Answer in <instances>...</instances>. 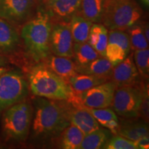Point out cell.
I'll use <instances>...</instances> for the list:
<instances>
[{
    "mask_svg": "<svg viewBox=\"0 0 149 149\" xmlns=\"http://www.w3.org/2000/svg\"><path fill=\"white\" fill-rule=\"evenodd\" d=\"M7 64V61L2 55L0 54V66H5Z\"/></svg>",
    "mask_w": 149,
    "mask_h": 149,
    "instance_id": "d6a6232c",
    "label": "cell"
},
{
    "mask_svg": "<svg viewBox=\"0 0 149 149\" xmlns=\"http://www.w3.org/2000/svg\"><path fill=\"white\" fill-rule=\"evenodd\" d=\"M139 117L141 120H144L145 122L148 123L149 118V100H148V86H146L144 88V95L141 103L139 107Z\"/></svg>",
    "mask_w": 149,
    "mask_h": 149,
    "instance_id": "f546056e",
    "label": "cell"
},
{
    "mask_svg": "<svg viewBox=\"0 0 149 149\" xmlns=\"http://www.w3.org/2000/svg\"><path fill=\"white\" fill-rule=\"evenodd\" d=\"M118 134L130 140L136 141L148 135V122L141 119L124 118L119 124Z\"/></svg>",
    "mask_w": 149,
    "mask_h": 149,
    "instance_id": "2e32d148",
    "label": "cell"
},
{
    "mask_svg": "<svg viewBox=\"0 0 149 149\" xmlns=\"http://www.w3.org/2000/svg\"><path fill=\"white\" fill-rule=\"evenodd\" d=\"M141 1V3L144 4L145 6L146 7H148V5H149V0H140Z\"/></svg>",
    "mask_w": 149,
    "mask_h": 149,
    "instance_id": "e575fe53",
    "label": "cell"
},
{
    "mask_svg": "<svg viewBox=\"0 0 149 149\" xmlns=\"http://www.w3.org/2000/svg\"><path fill=\"white\" fill-rule=\"evenodd\" d=\"M33 119V108L26 100L6 109L2 117V130L6 138L24 141L29 135Z\"/></svg>",
    "mask_w": 149,
    "mask_h": 149,
    "instance_id": "5b68a950",
    "label": "cell"
},
{
    "mask_svg": "<svg viewBox=\"0 0 149 149\" xmlns=\"http://www.w3.org/2000/svg\"><path fill=\"white\" fill-rule=\"evenodd\" d=\"M84 107L92 114L99 124L109 129L112 134L118 135L120 122L118 117L113 109H109V107L104 109H91Z\"/></svg>",
    "mask_w": 149,
    "mask_h": 149,
    "instance_id": "44dd1931",
    "label": "cell"
},
{
    "mask_svg": "<svg viewBox=\"0 0 149 149\" xmlns=\"http://www.w3.org/2000/svg\"><path fill=\"white\" fill-rule=\"evenodd\" d=\"M67 116L70 124L77 127L84 135H87L100 127L97 121L84 107L72 108L68 107Z\"/></svg>",
    "mask_w": 149,
    "mask_h": 149,
    "instance_id": "5bb4252c",
    "label": "cell"
},
{
    "mask_svg": "<svg viewBox=\"0 0 149 149\" xmlns=\"http://www.w3.org/2000/svg\"><path fill=\"white\" fill-rule=\"evenodd\" d=\"M73 40L69 22L58 21L52 22L50 35V49L55 55L72 58Z\"/></svg>",
    "mask_w": 149,
    "mask_h": 149,
    "instance_id": "ba28073f",
    "label": "cell"
},
{
    "mask_svg": "<svg viewBox=\"0 0 149 149\" xmlns=\"http://www.w3.org/2000/svg\"><path fill=\"white\" fill-rule=\"evenodd\" d=\"M45 65L66 82L72 76L77 74L76 64L68 57L57 55H49L44 59Z\"/></svg>",
    "mask_w": 149,
    "mask_h": 149,
    "instance_id": "e0dca14e",
    "label": "cell"
},
{
    "mask_svg": "<svg viewBox=\"0 0 149 149\" xmlns=\"http://www.w3.org/2000/svg\"><path fill=\"white\" fill-rule=\"evenodd\" d=\"M107 77L93 75V74H85L77 73L72 76L68 79L69 84L72 90L77 93H81L88 91L95 86L100 85L106 81H109Z\"/></svg>",
    "mask_w": 149,
    "mask_h": 149,
    "instance_id": "7402d4cb",
    "label": "cell"
},
{
    "mask_svg": "<svg viewBox=\"0 0 149 149\" xmlns=\"http://www.w3.org/2000/svg\"><path fill=\"white\" fill-rule=\"evenodd\" d=\"M19 44L20 37L17 30L12 24L0 17V54H12Z\"/></svg>",
    "mask_w": 149,
    "mask_h": 149,
    "instance_id": "9a60e30c",
    "label": "cell"
},
{
    "mask_svg": "<svg viewBox=\"0 0 149 149\" xmlns=\"http://www.w3.org/2000/svg\"><path fill=\"white\" fill-rule=\"evenodd\" d=\"M117 87L114 82L107 81L79 93L83 105L91 109H104L111 106Z\"/></svg>",
    "mask_w": 149,
    "mask_h": 149,
    "instance_id": "30bf717a",
    "label": "cell"
},
{
    "mask_svg": "<svg viewBox=\"0 0 149 149\" xmlns=\"http://www.w3.org/2000/svg\"><path fill=\"white\" fill-rule=\"evenodd\" d=\"M131 49L127 33L120 30L109 31L105 57L114 67L124 60L130 54Z\"/></svg>",
    "mask_w": 149,
    "mask_h": 149,
    "instance_id": "8fae6325",
    "label": "cell"
},
{
    "mask_svg": "<svg viewBox=\"0 0 149 149\" xmlns=\"http://www.w3.org/2000/svg\"><path fill=\"white\" fill-rule=\"evenodd\" d=\"M130 43V47L133 51L148 48V42L145 37L143 26L139 22L134 24L126 30Z\"/></svg>",
    "mask_w": 149,
    "mask_h": 149,
    "instance_id": "4316f807",
    "label": "cell"
},
{
    "mask_svg": "<svg viewBox=\"0 0 149 149\" xmlns=\"http://www.w3.org/2000/svg\"><path fill=\"white\" fill-rule=\"evenodd\" d=\"M51 18L44 8L39 9L37 14L22 26L21 37L28 53L35 61L44 60L51 54Z\"/></svg>",
    "mask_w": 149,
    "mask_h": 149,
    "instance_id": "7a4b0ae2",
    "label": "cell"
},
{
    "mask_svg": "<svg viewBox=\"0 0 149 149\" xmlns=\"http://www.w3.org/2000/svg\"><path fill=\"white\" fill-rule=\"evenodd\" d=\"M142 15L135 0H107L102 24L109 31H125L139 22Z\"/></svg>",
    "mask_w": 149,
    "mask_h": 149,
    "instance_id": "277c9868",
    "label": "cell"
},
{
    "mask_svg": "<svg viewBox=\"0 0 149 149\" xmlns=\"http://www.w3.org/2000/svg\"><path fill=\"white\" fill-rule=\"evenodd\" d=\"M138 70L133 60V54L130 53L124 60L113 68L111 80L117 88L125 86H137L139 80Z\"/></svg>",
    "mask_w": 149,
    "mask_h": 149,
    "instance_id": "7c38bea8",
    "label": "cell"
},
{
    "mask_svg": "<svg viewBox=\"0 0 149 149\" xmlns=\"http://www.w3.org/2000/svg\"><path fill=\"white\" fill-rule=\"evenodd\" d=\"M29 86L21 72L6 71L0 74V113L26 100Z\"/></svg>",
    "mask_w": 149,
    "mask_h": 149,
    "instance_id": "8992f818",
    "label": "cell"
},
{
    "mask_svg": "<svg viewBox=\"0 0 149 149\" xmlns=\"http://www.w3.org/2000/svg\"><path fill=\"white\" fill-rule=\"evenodd\" d=\"M113 68V66L109 59L106 57L101 56L86 65H76V71L79 74H93L111 79Z\"/></svg>",
    "mask_w": 149,
    "mask_h": 149,
    "instance_id": "ac0fdd59",
    "label": "cell"
},
{
    "mask_svg": "<svg viewBox=\"0 0 149 149\" xmlns=\"http://www.w3.org/2000/svg\"><path fill=\"white\" fill-rule=\"evenodd\" d=\"M35 0H0V17L12 24H22L30 19Z\"/></svg>",
    "mask_w": 149,
    "mask_h": 149,
    "instance_id": "9c48e42d",
    "label": "cell"
},
{
    "mask_svg": "<svg viewBox=\"0 0 149 149\" xmlns=\"http://www.w3.org/2000/svg\"><path fill=\"white\" fill-rule=\"evenodd\" d=\"M33 131L35 136L48 137L59 135L70 124L67 116L68 106L39 97L35 101Z\"/></svg>",
    "mask_w": 149,
    "mask_h": 149,
    "instance_id": "6da1fadb",
    "label": "cell"
},
{
    "mask_svg": "<svg viewBox=\"0 0 149 149\" xmlns=\"http://www.w3.org/2000/svg\"><path fill=\"white\" fill-rule=\"evenodd\" d=\"M51 21L69 22L79 11L81 0H42Z\"/></svg>",
    "mask_w": 149,
    "mask_h": 149,
    "instance_id": "4fadbf2b",
    "label": "cell"
},
{
    "mask_svg": "<svg viewBox=\"0 0 149 149\" xmlns=\"http://www.w3.org/2000/svg\"><path fill=\"white\" fill-rule=\"evenodd\" d=\"M133 60L139 75L148 79L149 74V51L148 48L135 50Z\"/></svg>",
    "mask_w": 149,
    "mask_h": 149,
    "instance_id": "83f0119b",
    "label": "cell"
},
{
    "mask_svg": "<svg viewBox=\"0 0 149 149\" xmlns=\"http://www.w3.org/2000/svg\"><path fill=\"white\" fill-rule=\"evenodd\" d=\"M107 0H81L77 14L92 23H102Z\"/></svg>",
    "mask_w": 149,
    "mask_h": 149,
    "instance_id": "d6986e66",
    "label": "cell"
},
{
    "mask_svg": "<svg viewBox=\"0 0 149 149\" xmlns=\"http://www.w3.org/2000/svg\"><path fill=\"white\" fill-rule=\"evenodd\" d=\"M101 55L93 49L92 46L88 42L74 43L73 44V56L72 57L75 61V64L77 66H83L87 64Z\"/></svg>",
    "mask_w": 149,
    "mask_h": 149,
    "instance_id": "484cf974",
    "label": "cell"
},
{
    "mask_svg": "<svg viewBox=\"0 0 149 149\" xmlns=\"http://www.w3.org/2000/svg\"><path fill=\"white\" fill-rule=\"evenodd\" d=\"M146 86H125L117 88L111 106L123 118H138L139 107Z\"/></svg>",
    "mask_w": 149,
    "mask_h": 149,
    "instance_id": "52a82bcc",
    "label": "cell"
},
{
    "mask_svg": "<svg viewBox=\"0 0 149 149\" xmlns=\"http://www.w3.org/2000/svg\"><path fill=\"white\" fill-rule=\"evenodd\" d=\"M135 141L137 146V149H148L149 148L148 135L144 136Z\"/></svg>",
    "mask_w": 149,
    "mask_h": 149,
    "instance_id": "4dcf8cb0",
    "label": "cell"
},
{
    "mask_svg": "<svg viewBox=\"0 0 149 149\" xmlns=\"http://www.w3.org/2000/svg\"><path fill=\"white\" fill-rule=\"evenodd\" d=\"M8 69L4 66H0V74H1L3 72H5L6 71H7Z\"/></svg>",
    "mask_w": 149,
    "mask_h": 149,
    "instance_id": "836d02e7",
    "label": "cell"
},
{
    "mask_svg": "<svg viewBox=\"0 0 149 149\" xmlns=\"http://www.w3.org/2000/svg\"><path fill=\"white\" fill-rule=\"evenodd\" d=\"M109 30L102 23H93L89 32L87 42L102 57H105Z\"/></svg>",
    "mask_w": 149,
    "mask_h": 149,
    "instance_id": "ffe728a7",
    "label": "cell"
},
{
    "mask_svg": "<svg viewBox=\"0 0 149 149\" xmlns=\"http://www.w3.org/2000/svg\"><path fill=\"white\" fill-rule=\"evenodd\" d=\"M104 148L107 149H137L135 141L130 140L121 135H115L108 141Z\"/></svg>",
    "mask_w": 149,
    "mask_h": 149,
    "instance_id": "f1b7e54d",
    "label": "cell"
},
{
    "mask_svg": "<svg viewBox=\"0 0 149 149\" xmlns=\"http://www.w3.org/2000/svg\"><path fill=\"white\" fill-rule=\"evenodd\" d=\"M112 133L107 128H99L85 135L79 147L80 149L104 148L111 137Z\"/></svg>",
    "mask_w": 149,
    "mask_h": 149,
    "instance_id": "cb8c5ba5",
    "label": "cell"
},
{
    "mask_svg": "<svg viewBox=\"0 0 149 149\" xmlns=\"http://www.w3.org/2000/svg\"><path fill=\"white\" fill-rule=\"evenodd\" d=\"M93 24L78 14L72 16L69 21V26L73 42L77 44L87 42Z\"/></svg>",
    "mask_w": 149,
    "mask_h": 149,
    "instance_id": "603a6c76",
    "label": "cell"
},
{
    "mask_svg": "<svg viewBox=\"0 0 149 149\" xmlns=\"http://www.w3.org/2000/svg\"><path fill=\"white\" fill-rule=\"evenodd\" d=\"M29 86L34 95L57 101L68 100L73 92L69 84L48 68L38 64L28 73Z\"/></svg>",
    "mask_w": 149,
    "mask_h": 149,
    "instance_id": "3957f363",
    "label": "cell"
},
{
    "mask_svg": "<svg viewBox=\"0 0 149 149\" xmlns=\"http://www.w3.org/2000/svg\"><path fill=\"white\" fill-rule=\"evenodd\" d=\"M60 146L64 149H77L83 140L84 134L72 124H69L61 133Z\"/></svg>",
    "mask_w": 149,
    "mask_h": 149,
    "instance_id": "d4e9b609",
    "label": "cell"
},
{
    "mask_svg": "<svg viewBox=\"0 0 149 149\" xmlns=\"http://www.w3.org/2000/svg\"><path fill=\"white\" fill-rule=\"evenodd\" d=\"M143 26V30H144V35H145V37H146V40L148 42V40H149V35H148V23H146L145 24H144Z\"/></svg>",
    "mask_w": 149,
    "mask_h": 149,
    "instance_id": "1f68e13d",
    "label": "cell"
}]
</instances>
